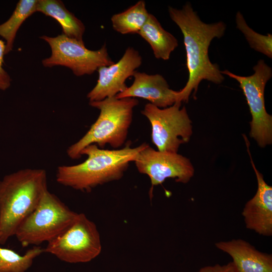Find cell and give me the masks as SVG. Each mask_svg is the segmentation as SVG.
Listing matches in <instances>:
<instances>
[{
    "label": "cell",
    "instance_id": "5",
    "mask_svg": "<svg viewBox=\"0 0 272 272\" xmlns=\"http://www.w3.org/2000/svg\"><path fill=\"white\" fill-rule=\"evenodd\" d=\"M78 215L48 190L37 207L20 225L15 236L23 247L48 243L64 232Z\"/></svg>",
    "mask_w": 272,
    "mask_h": 272
},
{
    "label": "cell",
    "instance_id": "9",
    "mask_svg": "<svg viewBox=\"0 0 272 272\" xmlns=\"http://www.w3.org/2000/svg\"><path fill=\"white\" fill-rule=\"evenodd\" d=\"M181 102L160 108L148 103L141 113L151 125V139L158 151L177 153L181 144L188 142L192 134L191 121Z\"/></svg>",
    "mask_w": 272,
    "mask_h": 272
},
{
    "label": "cell",
    "instance_id": "10",
    "mask_svg": "<svg viewBox=\"0 0 272 272\" xmlns=\"http://www.w3.org/2000/svg\"><path fill=\"white\" fill-rule=\"evenodd\" d=\"M134 163L138 171L149 176L152 196L155 186L167 178L186 183L193 176L194 167L190 160L177 153L156 151L148 145L138 154Z\"/></svg>",
    "mask_w": 272,
    "mask_h": 272
},
{
    "label": "cell",
    "instance_id": "20",
    "mask_svg": "<svg viewBox=\"0 0 272 272\" xmlns=\"http://www.w3.org/2000/svg\"><path fill=\"white\" fill-rule=\"evenodd\" d=\"M237 28L244 34L250 47L262 53L269 58H272V35L259 34L247 24L242 14L238 12L236 15Z\"/></svg>",
    "mask_w": 272,
    "mask_h": 272
},
{
    "label": "cell",
    "instance_id": "7",
    "mask_svg": "<svg viewBox=\"0 0 272 272\" xmlns=\"http://www.w3.org/2000/svg\"><path fill=\"white\" fill-rule=\"evenodd\" d=\"M51 50V55L42 60L44 67L63 66L71 69L78 77L90 75L103 66L114 63L109 55L105 45L99 49L90 50L84 42L69 38L62 33L55 37L43 35Z\"/></svg>",
    "mask_w": 272,
    "mask_h": 272
},
{
    "label": "cell",
    "instance_id": "13",
    "mask_svg": "<svg viewBox=\"0 0 272 272\" xmlns=\"http://www.w3.org/2000/svg\"><path fill=\"white\" fill-rule=\"evenodd\" d=\"M133 77L132 84L117 94L116 98H140L160 108H167L178 102V91L171 89L162 75L136 72Z\"/></svg>",
    "mask_w": 272,
    "mask_h": 272
},
{
    "label": "cell",
    "instance_id": "8",
    "mask_svg": "<svg viewBox=\"0 0 272 272\" xmlns=\"http://www.w3.org/2000/svg\"><path fill=\"white\" fill-rule=\"evenodd\" d=\"M44 252L71 263L89 262L101 252L100 233L96 224L84 213H78L72 225L47 243Z\"/></svg>",
    "mask_w": 272,
    "mask_h": 272
},
{
    "label": "cell",
    "instance_id": "22",
    "mask_svg": "<svg viewBox=\"0 0 272 272\" xmlns=\"http://www.w3.org/2000/svg\"><path fill=\"white\" fill-rule=\"evenodd\" d=\"M197 272H238L233 263L230 262L226 264L223 265L216 264L212 266H206L201 268Z\"/></svg>",
    "mask_w": 272,
    "mask_h": 272
},
{
    "label": "cell",
    "instance_id": "18",
    "mask_svg": "<svg viewBox=\"0 0 272 272\" xmlns=\"http://www.w3.org/2000/svg\"><path fill=\"white\" fill-rule=\"evenodd\" d=\"M149 14L146 2L139 1L122 12L111 17L113 28L121 34H138L147 21Z\"/></svg>",
    "mask_w": 272,
    "mask_h": 272
},
{
    "label": "cell",
    "instance_id": "1",
    "mask_svg": "<svg viewBox=\"0 0 272 272\" xmlns=\"http://www.w3.org/2000/svg\"><path fill=\"white\" fill-rule=\"evenodd\" d=\"M168 12L183 36L189 77L185 86L178 91V101L187 102L192 92L193 95H195L201 81L205 80L219 84L224 80L219 65L210 61L208 52L212 40L221 38L226 26L221 21L212 24L204 23L189 3L180 10L168 7Z\"/></svg>",
    "mask_w": 272,
    "mask_h": 272
},
{
    "label": "cell",
    "instance_id": "12",
    "mask_svg": "<svg viewBox=\"0 0 272 272\" xmlns=\"http://www.w3.org/2000/svg\"><path fill=\"white\" fill-rule=\"evenodd\" d=\"M245 141L256 175L257 189L254 196L245 204L242 215L247 229L260 235L270 236L272 235V187L265 182L262 174L255 167L249 150L247 139L245 138Z\"/></svg>",
    "mask_w": 272,
    "mask_h": 272
},
{
    "label": "cell",
    "instance_id": "21",
    "mask_svg": "<svg viewBox=\"0 0 272 272\" xmlns=\"http://www.w3.org/2000/svg\"><path fill=\"white\" fill-rule=\"evenodd\" d=\"M5 49V43L0 39V90L2 91H5L10 88L12 82L10 75L3 68Z\"/></svg>",
    "mask_w": 272,
    "mask_h": 272
},
{
    "label": "cell",
    "instance_id": "16",
    "mask_svg": "<svg viewBox=\"0 0 272 272\" xmlns=\"http://www.w3.org/2000/svg\"><path fill=\"white\" fill-rule=\"evenodd\" d=\"M138 34L150 44L157 59L168 60L171 52L178 46L177 39L165 30L151 14H149L147 21Z\"/></svg>",
    "mask_w": 272,
    "mask_h": 272
},
{
    "label": "cell",
    "instance_id": "4",
    "mask_svg": "<svg viewBox=\"0 0 272 272\" xmlns=\"http://www.w3.org/2000/svg\"><path fill=\"white\" fill-rule=\"evenodd\" d=\"M138 104L135 98H116L115 96L89 102L91 106L99 110V115L86 134L68 147V157L73 160L80 158L82 150L92 144L101 149L106 144L114 149L122 147L132 121L133 109Z\"/></svg>",
    "mask_w": 272,
    "mask_h": 272
},
{
    "label": "cell",
    "instance_id": "14",
    "mask_svg": "<svg viewBox=\"0 0 272 272\" xmlns=\"http://www.w3.org/2000/svg\"><path fill=\"white\" fill-rule=\"evenodd\" d=\"M215 245L231 256L238 272H272L271 254L257 250L245 240L220 241Z\"/></svg>",
    "mask_w": 272,
    "mask_h": 272
},
{
    "label": "cell",
    "instance_id": "11",
    "mask_svg": "<svg viewBox=\"0 0 272 272\" xmlns=\"http://www.w3.org/2000/svg\"><path fill=\"white\" fill-rule=\"evenodd\" d=\"M142 63L139 51L129 47L117 62L99 67L97 83L87 95L89 102L101 101L123 92L127 88L126 80L133 76Z\"/></svg>",
    "mask_w": 272,
    "mask_h": 272
},
{
    "label": "cell",
    "instance_id": "6",
    "mask_svg": "<svg viewBox=\"0 0 272 272\" xmlns=\"http://www.w3.org/2000/svg\"><path fill=\"white\" fill-rule=\"evenodd\" d=\"M253 69L254 74L246 77L238 76L227 70L221 73L239 83L252 116L249 135L260 147L264 148L272 143V116L266 112L264 97L265 85L272 76V71L263 59L258 60Z\"/></svg>",
    "mask_w": 272,
    "mask_h": 272
},
{
    "label": "cell",
    "instance_id": "3",
    "mask_svg": "<svg viewBox=\"0 0 272 272\" xmlns=\"http://www.w3.org/2000/svg\"><path fill=\"white\" fill-rule=\"evenodd\" d=\"M48 190L46 171L25 168L0 180V244H5Z\"/></svg>",
    "mask_w": 272,
    "mask_h": 272
},
{
    "label": "cell",
    "instance_id": "15",
    "mask_svg": "<svg viewBox=\"0 0 272 272\" xmlns=\"http://www.w3.org/2000/svg\"><path fill=\"white\" fill-rule=\"evenodd\" d=\"M36 12L55 19L60 25L62 34L84 42L85 27L83 23L65 7L60 0H38Z\"/></svg>",
    "mask_w": 272,
    "mask_h": 272
},
{
    "label": "cell",
    "instance_id": "19",
    "mask_svg": "<svg viewBox=\"0 0 272 272\" xmlns=\"http://www.w3.org/2000/svg\"><path fill=\"white\" fill-rule=\"evenodd\" d=\"M43 252V248L39 246H34L23 255L0 246V272H25L34 259Z\"/></svg>",
    "mask_w": 272,
    "mask_h": 272
},
{
    "label": "cell",
    "instance_id": "2",
    "mask_svg": "<svg viewBox=\"0 0 272 272\" xmlns=\"http://www.w3.org/2000/svg\"><path fill=\"white\" fill-rule=\"evenodd\" d=\"M148 144L135 148L127 142L120 149L105 150L96 144L90 145L81 152L87 158L74 165L57 167L56 180L59 184L83 192H90L95 187L120 179L129 163L134 162L138 153Z\"/></svg>",
    "mask_w": 272,
    "mask_h": 272
},
{
    "label": "cell",
    "instance_id": "17",
    "mask_svg": "<svg viewBox=\"0 0 272 272\" xmlns=\"http://www.w3.org/2000/svg\"><path fill=\"white\" fill-rule=\"evenodd\" d=\"M38 0H20L9 19L0 24V36L6 40L5 54L12 51L17 33L23 22L36 12Z\"/></svg>",
    "mask_w": 272,
    "mask_h": 272
}]
</instances>
